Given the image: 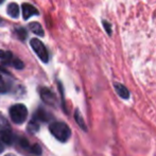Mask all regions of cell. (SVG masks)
Here are the masks:
<instances>
[{
	"mask_svg": "<svg viewBox=\"0 0 156 156\" xmlns=\"http://www.w3.org/2000/svg\"><path fill=\"white\" fill-rule=\"evenodd\" d=\"M20 146L23 147V149H25V150H29L30 153H33V154H36V155H41V149L39 148L38 146H36L35 144L34 147H32L31 144L28 142V140L26 139H20Z\"/></svg>",
	"mask_w": 156,
	"mask_h": 156,
	"instance_id": "ba28073f",
	"label": "cell"
},
{
	"mask_svg": "<svg viewBox=\"0 0 156 156\" xmlns=\"http://www.w3.org/2000/svg\"><path fill=\"white\" fill-rule=\"evenodd\" d=\"M10 117L17 124L23 123L28 117V109L23 104H15L10 108Z\"/></svg>",
	"mask_w": 156,
	"mask_h": 156,
	"instance_id": "7a4b0ae2",
	"label": "cell"
},
{
	"mask_svg": "<svg viewBox=\"0 0 156 156\" xmlns=\"http://www.w3.org/2000/svg\"><path fill=\"white\" fill-rule=\"evenodd\" d=\"M5 156H13L12 154H9V155H5Z\"/></svg>",
	"mask_w": 156,
	"mask_h": 156,
	"instance_id": "ffe728a7",
	"label": "cell"
},
{
	"mask_svg": "<svg viewBox=\"0 0 156 156\" xmlns=\"http://www.w3.org/2000/svg\"><path fill=\"white\" fill-rule=\"evenodd\" d=\"M4 23H4V21H3V19H2V18H0V27H3V26H4Z\"/></svg>",
	"mask_w": 156,
	"mask_h": 156,
	"instance_id": "ac0fdd59",
	"label": "cell"
},
{
	"mask_svg": "<svg viewBox=\"0 0 156 156\" xmlns=\"http://www.w3.org/2000/svg\"><path fill=\"white\" fill-rule=\"evenodd\" d=\"M102 23H103V27H104V28H105V30H106L107 34H108V35H112V28H111V26L108 25V23H107L106 20H103V21H102Z\"/></svg>",
	"mask_w": 156,
	"mask_h": 156,
	"instance_id": "2e32d148",
	"label": "cell"
},
{
	"mask_svg": "<svg viewBox=\"0 0 156 156\" xmlns=\"http://www.w3.org/2000/svg\"><path fill=\"white\" fill-rule=\"evenodd\" d=\"M3 150H4V142L0 139V153L3 152Z\"/></svg>",
	"mask_w": 156,
	"mask_h": 156,
	"instance_id": "e0dca14e",
	"label": "cell"
},
{
	"mask_svg": "<svg viewBox=\"0 0 156 156\" xmlns=\"http://www.w3.org/2000/svg\"><path fill=\"white\" fill-rule=\"evenodd\" d=\"M29 29L31 30L33 33H35L36 35H39V36H44V30L43 27L39 25L38 23H31L29 25Z\"/></svg>",
	"mask_w": 156,
	"mask_h": 156,
	"instance_id": "8fae6325",
	"label": "cell"
},
{
	"mask_svg": "<svg viewBox=\"0 0 156 156\" xmlns=\"http://www.w3.org/2000/svg\"><path fill=\"white\" fill-rule=\"evenodd\" d=\"M39 94H41V99H43V101L47 103V104L54 105L56 103L55 96H54V94L52 93L51 90H49V89L45 88V87H41V88L39 89Z\"/></svg>",
	"mask_w": 156,
	"mask_h": 156,
	"instance_id": "8992f818",
	"label": "cell"
},
{
	"mask_svg": "<svg viewBox=\"0 0 156 156\" xmlns=\"http://www.w3.org/2000/svg\"><path fill=\"white\" fill-rule=\"evenodd\" d=\"M74 119H76V123L80 125V126L82 127L84 131H87V127H86V125H85L84 121H83V118L81 117V114H80V112H79V111H76V114H74Z\"/></svg>",
	"mask_w": 156,
	"mask_h": 156,
	"instance_id": "7c38bea8",
	"label": "cell"
},
{
	"mask_svg": "<svg viewBox=\"0 0 156 156\" xmlns=\"http://www.w3.org/2000/svg\"><path fill=\"white\" fill-rule=\"evenodd\" d=\"M9 89L8 83L5 82V80L3 79V76L0 74V93H6Z\"/></svg>",
	"mask_w": 156,
	"mask_h": 156,
	"instance_id": "5bb4252c",
	"label": "cell"
},
{
	"mask_svg": "<svg viewBox=\"0 0 156 156\" xmlns=\"http://www.w3.org/2000/svg\"><path fill=\"white\" fill-rule=\"evenodd\" d=\"M8 14L12 18H17L19 15V6L17 3H10L8 6Z\"/></svg>",
	"mask_w": 156,
	"mask_h": 156,
	"instance_id": "30bf717a",
	"label": "cell"
},
{
	"mask_svg": "<svg viewBox=\"0 0 156 156\" xmlns=\"http://www.w3.org/2000/svg\"><path fill=\"white\" fill-rule=\"evenodd\" d=\"M28 129H29V132H31V133L36 132L37 129H38V121H37L36 119L31 120V122L28 125Z\"/></svg>",
	"mask_w": 156,
	"mask_h": 156,
	"instance_id": "4fadbf2b",
	"label": "cell"
},
{
	"mask_svg": "<svg viewBox=\"0 0 156 156\" xmlns=\"http://www.w3.org/2000/svg\"><path fill=\"white\" fill-rule=\"evenodd\" d=\"M114 86H115V90L117 91V94H119L121 98H123V99L129 98V93L125 86H123L122 84H119V83H115Z\"/></svg>",
	"mask_w": 156,
	"mask_h": 156,
	"instance_id": "9c48e42d",
	"label": "cell"
},
{
	"mask_svg": "<svg viewBox=\"0 0 156 156\" xmlns=\"http://www.w3.org/2000/svg\"><path fill=\"white\" fill-rule=\"evenodd\" d=\"M4 1V0H0V4H1L2 3V2H3Z\"/></svg>",
	"mask_w": 156,
	"mask_h": 156,
	"instance_id": "d6986e66",
	"label": "cell"
},
{
	"mask_svg": "<svg viewBox=\"0 0 156 156\" xmlns=\"http://www.w3.org/2000/svg\"><path fill=\"white\" fill-rule=\"evenodd\" d=\"M49 129L51 132V134L58 140V141L65 142L69 139V137L71 136V131H70L69 126L64 122H52L49 126Z\"/></svg>",
	"mask_w": 156,
	"mask_h": 156,
	"instance_id": "6da1fadb",
	"label": "cell"
},
{
	"mask_svg": "<svg viewBox=\"0 0 156 156\" xmlns=\"http://www.w3.org/2000/svg\"><path fill=\"white\" fill-rule=\"evenodd\" d=\"M0 60L2 61L4 64H8L13 67H15L16 69H23V63L21 62L19 58H14L11 51H3L0 50Z\"/></svg>",
	"mask_w": 156,
	"mask_h": 156,
	"instance_id": "5b68a950",
	"label": "cell"
},
{
	"mask_svg": "<svg viewBox=\"0 0 156 156\" xmlns=\"http://www.w3.org/2000/svg\"><path fill=\"white\" fill-rule=\"evenodd\" d=\"M0 139L4 142V144H12L14 140V135L12 133L10 124L1 115H0Z\"/></svg>",
	"mask_w": 156,
	"mask_h": 156,
	"instance_id": "3957f363",
	"label": "cell"
},
{
	"mask_svg": "<svg viewBox=\"0 0 156 156\" xmlns=\"http://www.w3.org/2000/svg\"><path fill=\"white\" fill-rule=\"evenodd\" d=\"M38 15V11L37 9H35V6H33L30 3H23V19H29L30 17Z\"/></svg>",
	"mask_w": 156,
	"mask_h": 156,
	"instance_id": "52a82bcc",
	"label": "cell"
},
{
	"mask_svg": "<svg viewBox=\"0 0 156 156\" xmlns=\"http://www.w3.org/2000/svg\"><path fill=\"white\" fill-rule=\"evenodd\" d=\"M15 32H16L17 35H19V38L23 39V41L27 37V33H26L25 29H17Z\"/></svg>",
	"mask_w": 156,
	"mask_h": 156,
	"instance_id": "9a60e30c",
	"label": "cell"
},
{
	"mask_svg": "<svg viewBox=\"0 0 156 156\" xmlns=\"http://www.w3.org/2000/svg\"><path fill=\"white\" fill-rule=\"evenodd\" d=\"M30 45H31L32 49L34 50L35 53H36V55L41 58V61H43L44 63H48V61H49V53H48L45 45L37 38L31 39Z\"/></svg>",
	"mask_w": 156,
	"mask_h": 156,
	"instance_id": "277c9868",
	"label": "cell"
}]
</instances>
